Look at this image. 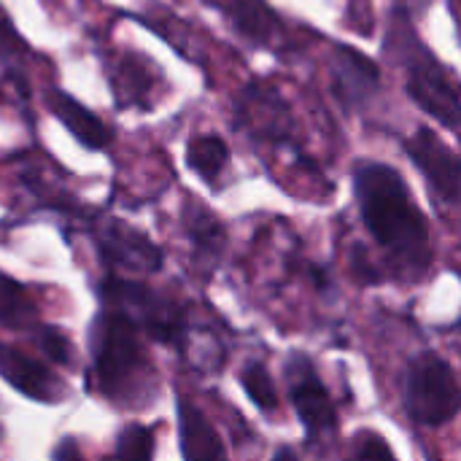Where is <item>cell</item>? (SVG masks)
Returning a JSON list of instances; mask_svg holds the SVG:
<instances>
[{
	"label": "cell",
	"instance_id": "6da1fadb",
	"mask_svg": "<svg viewBox=\"0 0 461 461\" xmlns=\"http://www.w3.org/2000/svg\"><path fill=\"white\" fill-rule=\"evenodd\" d=\"M354 194L365 227L389 254L400 276L421 278L432 265L429 224L413 203V194L400 170L386 162H357Z\"/></svg>",
	"mask_w": 461,
	"mask_h": 461
},
{
	"label": "cell",
	"instance_id": "7a4b0ae2",
	"mask_svg": "<svg viewBox=\"0 0 461 461\" xmlns=\"http://www.w3.org/2000/svg\"><path fill=\"white\" fill-rule=\"evenodd\" d=\"M89 354L97 389L119 408H149L157 394L154 367L138 330L113 311H100L89 324Z\"/></svg>",
	"mask_w": 461,
	"mask_h": 461
},
{
	"label": "cell",
	"instance_id": "3957f363",
	"mask_svg": "<svg viewBox=\"0 0 461 461\" xmlns=\"http://www.w3.org/2000/svg\"><path fill=\"white\" fill-rule=\"evenodd\" d=\"M100 303L105 311L119 313L135 330L146 332L151 340L181 348L186 335L184 311L167 294L127 278H105L100 281Z\"/></svg>",
	"mask_w": 461,
	"mask_h": 461
},
{
	"label": "cell",
	"instance_id": "277c9868",
	"mask_svg": "<svg viewBox=\"0 0 461 461\" xmlns=\"http://www.w3.org/2000/svg\"><path fill=\"white\" fill-rule=\"evenodd\" d=\"M402 65H405V92L408 97L440 122L448 132H459L461 100L459 84L451 70L411 32L402 46Z\"/></svg>",
	"mask_w": 461,
	"mask_h": 461
},
{
	"label": "cell",
	"instance_id": "5b68a950",
	"mask_svg": "<svg viewBox=\"0 0 461 461\" xmlns=\"http://www.w3.org/2000/svg\"><path fill=\"white\" fill-rule=\"evenodd\" d=\"M405 408L411 419L424 427H440L456 419L459 381L443 357L424 351L411 362L405 381Z\"/></svg>",
	"mask_w": 461,
	"mask_h": 461
},
{
	"label": "cell",
	"instance_id": "8992f818",
	"mask_svg": "<svg viewBox=\"0 0 461 461\" xmlns=\"http://www.w3.org/2000/svg\"><path fill=\"white\" fill-rule=\"evenodd\" d=\"M286 386L292 405L311 438H321L338 427V413L332 397L321 378L316 375L313 362L305 354H292L286 362Z\"/></svg>",
	"mask_w": 461,
	"mask_h": 461
},
{
	"label": "cell",
	"instance_id": "52a82bcc",
	"mask_svg": "<svg viewBox=\"0 0 461 461\" xmlns=\"http://www.w3.org/2000/svg\"><path fill=\"white\" fill-rule=\"evenodd\" d=\"M405 154L411 162L421 170L429 189L446 203L459 205L461 194V162L459 154L440 140V135L429 127L413 130L411 138H405Z\"/></svg>",
	"mask_w": 461,
	"mask_h": 461
},
{
	"label": "cell",
	"instance_id": "ba28073f",
	"mask_svg": "<svg viewBox=\"0 0 461 461\" xmlns=\"http://www.w3.org/2000/svg\"><path fill=\"white\" fill-rule=\"evenodd\" d=\"M330 89L343 108H365L381 89V68L365 51L335 43L330 51Z\"/></svg>",
	"mask_w": 461,
	"mask_h": 461
},
{
	"label": "cell",
	"instance_id": "9c48e42d",
	"mask_svg": "<svg viewBox=\"0 0 461 461\" xmlns=\"http://www.w3.org/2000/svg\"><path fill=\"white\" fill-rule=\"evenodd\" d=\"M95 243H97L100 259L111 267L157 273L165 262L162 249L157 243H151L140 230H135L119 219L100 221L95 227Z\"/></svg>",
	"mask_w": 461,
	"mask_h": 461
},
{
	"label": "cell",
	"instance_id": "30bf717a",
	"mask_svg": "<svg viewBox=\"0 0 461 461\" xmlns=\"http://www.w3.org/2000/svg\"><path fill=\"white\" fill-rule=\"evenodd\" d=\"M0 378L35 402L59 405L68 397V386L59 375L8 343H0Z\"/></svg>",
	"mask_w": 461,
	"mask_h": 461
},
{
	"label": "cell",
	"instance_id": "8fae6325",
	"mask_svg": "<svg viewBox=\"0 0 461 461\" xmlns=\"http://www.w3.org/2000/svg\"><path fill=\"white\" fill-rule=\"evenodd\" d=\"M213 8L224 14V19L235 27L240 38L262 49H278L286 38V27L281 16L265 0H208Z\"/></svg>",
	"mask_w": 461,
	"mask_h": 461
},
{
	"label": "cell",
	"instance_id": "7c38bea8",
	"mask_svg": "<svg viewBox=\"0 0 461 461\" xmlns=\"http://www.w3.org/2000/svg\"><path fill=\"white\" fill-rule=\"evenodd\" d=\"M46 111H49L51 116H57L59 124H62L84 149L103 151V149H108L111 140H113L111 127H108L95 111H89L84 103H78L73 95H68V92L59 89V86H49V89H46Z\"/></svg>",
	"mask_w": 461,
	"mask_h": 461
},
{
	"label": "cell",
	"instance_id": "4fadbf2b",
	"mask_svg": "<svg viewBox=\"0 0 461 461\" xmlns=\"http://www.w3.org/2000/svg\"><path fill=\"white\" fill-rule=\"evenodd\" d=\"M176 413H178V443L184 461H230L219 432L194 402L178 397Z\"/></svg>",
	"mask_w": 461,
	"mask_h": 461
},
{
	"label": "cell",
	"instance_id": "5bb4252c",
	"mask_svg": "<svg viewBox=\"0 0 461 461\" xmlns=\"http://www.w3.org/2000/svg\"><path fill=\"white\" fill-rule=\"evenodd\" d=\"M184 227L186 235L194 246V262L197 270L211 276L216 270V265L224 257V246H227V230L224 224L213 216V211H208L205 205L189 200L184 205Z\"/></svg>",
	"mask_w": 461,
	"mask_h": 461
},
{
	"label": "cell",
	"instance_id": "9a60e30c",
	"mask_svg": "<svg viewBox=\"0 0 461 461\" xmlns=\"http://www.w3.org/2000/svg\"><path fill=\"white\" fill-rule=\"evenodd\" d=\"M186 165L211 186L230 165V146L219 135H194L186 143Z\"/></svg>",
	"mask_w": 461,
	"mask_h": 461
},
{
	"label": "cell",
	"instance_id": "2e32d148",
	"mask_svg": "<svg viewBox=\"0 0 461 461\" xmlns=\"http://www.w3.org/2000/svg\"><path fill=\"white\" fill-rule=\"evenodd\" d=\"M0 324L11 330H32L38 324L32 297L5 273H0Z\"/></svg>",
	"mask_w": 461,
	"mask_h": 461
},
{
	"label": "cell",
	"instance_id": "e0dca14e",
	"mask_svg": "<svg viewBox=\"0 0 461 461\" xmlns=\"http://www.w3.org/2000/svg\"><path fill=\"white\" fill-rule=\"evenodd\" d=\"M240 386L246 389V394L251 397V402L259 411H265V413L278 411V392H276L273 378H270V373H267V367L262 362H249L240 370Z\"/></svg>",
	"mask_w": 461,
	"mask_h": 461
},
{
	"label": "cell",
	"instance_id": "ac0fdd59",
	"mask_svg": "<svg viewBox=\"0 0 461 461\" xmlns=\"http://www.w3.org/2000/svg\"><path fill=\"white\" fill-rule=\"evenodd\" d=\"M154 459V432L130 424L119 438H116V454L113 461H151Z\"/></svg>",
	"mask_w": 461,
	"mask_h": 461
},
{
	"label": "cell",
	"instance_id": "d6986e66",
	"mask_svg": "<svg viewBox=\"0 0 461 461\" xmlns=\"http://www.w3.org/2000/svg\"><path fill=\"white\" fill-rule=\"evenodd\" d=\"M348 461H394V454H392L389 443L378 432H367L365 429V432H359L354 438Z\"/></svg>",
	"mask_w": 461,
	"mask_h": 461
},
{
	"label": "cell",
	"instance_id": "ffe728a7",
	"mask_svg": "<svg viewBox=\"0 0 461 461\" xmlns=\"http://www.w3.org/2000/svg\"><path fill=\"white\" fill-rule=\"evenodd\" d=\"M38 346L41 351L54 362V365H70L73 362V351H70V340L65 338V332L54 330V327H43L38 332Z\"/></svg>",
	"mask_w": 461,
	"mask_h": 461
},
{
	"label": "cell",
	"instance_id": "44dd1931",
	"mask_svg": "<svg viewBox=\"0 0 461 461\" xmlns=\"http://www.w3.org/2000/svg\"><path fill=\"white\" fill-rule=\"evenodd\" d=\"M16 54H27V46L22 43L19 32L11 24V19L0 11V57L14 59Z\"/></svg>",
	"mask_w": 461,
	"mask_h": 461
},
{
	"label": "cell",
	"instance_id": "7402d4cb",
	"mask_svg": "<svg viewBox=\"0 0 461 461\" xmlns=\"http://www.w3.org/2000/svg\"><path fill=\"white\" fill-rule=\"evenodd\" d=\"M51 461H84V456H81V448L73 438H62L51 451Z\"/></svg>",
	"mask_w": 461,
	"mask_h": 461
},
{
	"label": "cell",
	"instance_id": "603a6c76",
	"mask_svg": "<svg viewBox=\"0 0 461 461\" xmlns=\"http://www.w3.org/2000/svg\"><path fill=\"white\" fill-rule=\"evenodd\" d=\"M273 461H297V456H294V451H289V448H281V451L273 456Z\"/></svg>",
	"mask_w": 461,
	"mask_h": 461
}]
</instances>
